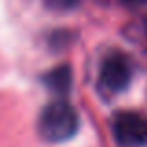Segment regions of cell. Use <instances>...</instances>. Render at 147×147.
Returning a JSON list of instances; mask_svg holds the SVG:
<instances>
[{
    "instance_id": "cell-1",
    "label": "cell",
    "mask_w": 147,
    "mask_h": 147,
    "mask_svg": "<svg viewBox=\"0 0 147 147\" xmlns=\"http://www.w3.org/2000/svg\"><path fill=\"white\" fill-rule=\"evenodd\" d=\"M37 127H39V134L43 140L50 144H60L76 134L78 115L67 100L58 99L41 110Z\"/></svg>"
},
{
    "instance_id": "cell-2",
    "label": "cell",
    "mask_w": 147,
    "mask_h": 147,
    "mask_svg": "<svg viewBox=\"0 0 147 147\" xmlns=\"http://www.w3.org/2000/svg\"><path fill=\"white\" fill-rule=\"evenodd\" d=\"M132 78V63L121 52H112L100 63L99 71V86L108 95L123 91L130 84Z\"/></svg>"
},
{
    "instance_id": "cell-3",
    "label": "cell",
    "mask_w": 147,
    "mask_h": 147,
    "mask_svg": "<svg viewBox=\"0 0 147 147\" xmlns=\"http://www.w3.org/2000/svg\"><path fill=\"white\" fill-rule=\"evenodd\" d=\"M112 132L121 147L147 145V119L136 112H119L112 121Z\"/></svg>"
},
{
    "instance_id": "cell-4",
    "label": "cell",
    "mask_w": 147,
    "mask_h": 147,
    "mask_svg": "<svg viewBox=\"0 0 147 147\" xmlns=\"http://www.w3.org/2000/svg\"><path fill=\"white\" fill-rule=\"evenodd\" d=\"M45 86L49 88L52 93L56 95H65L71 90V82H73V75H71V67L69 65H58L52 71H49L43 76Z\"/></svg>"
},
{
    "instance_id": "cell-5",
    "label": "cell",
    "mask_w": 147,
    "mask_h": 147,
    "mask_svg": "<svg viewBox=\"0 0 147 147\" xmlns=\"http://www.w3.org/2000/svg\"><path fill=\"white\" fill-rule=\"evenodd\" d=\"M78 2L80 0H45V6L54 11H67V9H73L75 6H78Z\"/></svg>"
},
{
    "instance_id": "cell-6",
    "label": "cell",
    "mask_w": 147,
    "mask_h": 147,
    "mask_svg": "<svg viewBox=\"0 0 147 147\" xmlns=\"http://www.w3.org/2000/svg\"><path fill=\"white\" fill-rule=\"evenodd\" d=\"M125 4H129V6H144V4H147V0H125Z\"/></svg>"
}]
</instances>
